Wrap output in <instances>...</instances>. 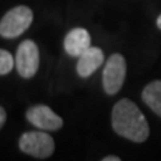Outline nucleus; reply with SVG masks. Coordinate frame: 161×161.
<instances>
[{
    "mask_svg": "<svg viewBox=\"0 0 161 161\" xmlns=\"http://www.w3.org/2000/svg\"><path fill=\"white\" fill-rule=\"evenodd\" d=\"M113 130L133 142H145L149 137V125L145 115L133 101L122 98L112 110Z\"/></svg>",
    "mask_w": 161,
    "mask_h": 161,
    "instance_id": "1",
    "label": "nucleus"
},
{
    "mask_svg": "<svg viewBox=\"0 0 161 161\" xmlns=\"http://www.w3.org/2000/svg\"><path fill=\"white\" fill-rule=\"evenodd\" d=\"M34 20L32 9L27 6H18L4 15L0 22V35L6 39H14L27 31Z\"/></svg>",
    "mask_w": 161,
    "mask_h": 161,
    "instance_id": "2",
    "label": "nucleus"
},
{
    "mask_svg": "<svg viewBox=\"0 0 161 161\" xmlns=\"http://www.w3.org/2000/svg\"><path fill=\"white\" fill-rule=\"evenodd\" d=\"M19 149L35 158H47L51 157L54 153L55 142L54 138L46 132L30 130L20 136Z\"/></svg>",
    "mask_w": 161,
    "mask_h": 161,
    "instance_id": "3",
    "label": "nucleus"
},
{
    "mask_svg": "<svg viewBox=\"0 0 161 161\" xmlns=\"http://www.w3.org/2000/svg\"><path fill=\"white\" fill-rule=\"evenodd\" d=\"M126 77V60L121 54L115 53L109 57L102 73V85L105 93L109 95L117 94Z\"/></svg>",
    "mask_w": 161,
    "mask_h": 161,
    "instance_id": "4",
    "label": "nucleus"
},
{
    "mask_svg": "<svg viewBox=\"0 0 161 161\" xmlns=\"http://www.w3.org/2000/svg\"><path fill=\"white\" fill-rule=\"evenodd\" d=\"M16 70L22 78L30 79L38 73L39 50L34 40H23L16 50Z\"/></svg>",
    "mask_w": 161,
    "mask_h": 161,
    "instance_id": "5",
    "label": "nucleus"
},
{
    "mask_svg": "<svg viewBox=\"0 0 161 161\" xmlns=\"http://www.w3.org/2000/svg\"><path fill=\"white\" fill-rule=\"evenodd\" d=\"M26 118L35 128L42 130H58L63 126V119L47 105H35L26 112Z\"/></svg>",
    "mask_w": 161,
    "mask_h": 161,
    "instance_id": "6",
    "label": "nucleus"
},
{
    "mask_svg": "<svg viewBox=\"0 0 161 161\" xmlns=\"http://www.w3.org/2000/svg\"><path fill=\"white\" fill-rule=\"evenodd\" d=\"M63 46L70 57L79 58L86 50L92 47V38H90L87 30L82 27H75L67 32Z\"/></svg>",
    "mask_w": 161,
    "mask_h": 161,
    "instance_id": "7",
    "label": "nucleus"
},
{
    "mask_svg": "<svg viewBox=\"0 0 161 161\" xmlns=\"http://www.w3.org/2000/svg\"><path fill=\"white\" fill-rule=\"evenodd\" d=\"M103 62H105V55L102 50L98 47H90L79 57L77 63V73L79 77L87 78L97 71L102 66Z\"/></svg>",
    "mask_w": 161,
    "mask_h": 161,
    "instance_id": "8",
    "label": "nucleus"
},
{
    "mask_svg": "<svg viewBox=\"0 0 161 161\" xmlns=\"http://www.w3.org/2000/svg\"><path fill=\"white\" fill-rule=\"evenodd\" d=\"M141 97L150 110L161 117V79L148 83L144 87Z\"/></svg>",
    "mask_w": 161,
    "mask_h": 161,
    "instance_id": "9",
    "label": "nucleus"
},
{
    "mask_svg": "<svg viewBox=\"0 0 161 161\" xmlns=\"http://www.w3.org/2000/svg\"><path fill=\"white\" fill-rule=\"evenodd\" d=\"M15 64H16V62H15L12 55L4 48L0 50V74L3 77L11 71Z\"/></svg>",
    "mask_w": 161,
    "mask_h": 161,
    "instance_id": "10",
    "label": "nucleus"
},
{
    "mask_svg": "<svg viewBox=\"0 0 161 161\" xmlns=\"http://www.w3.org/2000/svg\"><path fill=\"white\" fill-rule=\"evenodd\" d=\"M6 119H7V114H6V109L3 106L0 108V126H4V124H6Z\"/></svg>",
    "mask_w": 161,
    "mask_h": 161,
    "instance_id": "11",
    "label": "nucleus"
},
{
    "mask_svg": "<svg viewBox=\"0 0 161 161\" xmlns=\"http://www.w3.org/2000/svg\"><path fill=\"white\" fill-rule=\"evenodd\" d=\"M102 161H121V158L117 157V156H108V157H105Z\"/></svg>",
    "mask_w": 161,
    "mask_h": 161,
    "instance_id": "12",
    "label": "nucleus"
},
{
    "mask_svg": "<svg viewBox=\"0 0 161 161\" xmlns=\"http://www.w3.org/2000/svg\"><path fill=\"white\" fill-rule=\"evenodd\" d=\"M156 24H157V27L161 30V15H160V16L157 18V20H156Z\"/></svg>",
    "mask_w": 161,
    "mask_h": 161,
    "instance_id": "13",
    "label": "nucleus"
}]
</instances>
